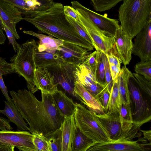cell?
<instances>
[{
	"mask_svg": "<svg viewBox=\"0 0 151 151\" xmlns=\"http://www.w3.org/2000/svg\"><path fill=\"white\" fill-rule=\"evenodd\" d=\"M73 115L76 127L94 142H106L111 141L108 133L95 112L81 104L76 103Z\"/></svg>",
	"mask_w": 151,
	"mask_h": 151,
	"instance_id": "8992f818",
	"label": "cell"
},
{
	"mask_svg": "<svg viewBox=\"0 0 151 151\" xmlns=\"http://www.w3.org/2000/svg\"><path fill=\"white\" fill-rule=\"evenodd\" d=\"M94 142L84 134L77 127L71 151H86Z\"/></svg>",
	"mask_w": 151,
	"mask_h": 151,
	"instance_id": "484cf974",
	"label": "cell"
},
{
	"mask_svg": "<svg viewBox=\"0 0 151 151\" xmlns=\"http://www.w3.org/2000/svg\"><path fill=\"white\" fill-rule=\"evenodd\" d=\"M64 13L66 15L72 17L75 20L79 21L78 14L76 10L73 7L68 6H64Z\"/></svg>",
	"mask_w": 151,
	"mask_h": 151,
	"instance_id": "7bdbcfd3",
	"label": "cell"
},
{
	"mask_svg": "<svg viewBox=\"0 0 151 151\" xmlns=\"http://www.w3.org/2000/svg\"><path fill=\"white\" fill-rule=\"evenodd\" d=\"M79 22L89 36L96 50L105 55L114 47V37L107 36L92 22L78 12Z\"/></svg>",
	"mask_w": 151,
	"mask_h": 151,
	"instance_id": "52a82bcc",
	"label": "cell"
},
{
	"mask_svg": "<svg viewBox=\"0 0 151 151\" xmlns=\"http://www.w3.org/2000/svg\"><path fill=\"white\" fill-rule=\"evenodd\" d=\"M76 126L73 115L65 116L60 127L61 134V151H71Z\"/></svg>",
	"mask_w": 151,
	"mask_h": 151,
	"instance_id": "d6986e66",
	"label": "cell"
},
{
	"mask_svg": "<svg viewBox=\"0 0 151 151\" xmlns=\"http://www.w3.org/2000/svg\"><path fill=\"white\" fill-rule=\"evenodd\" d=\"M26 34L35 37L39 40L37 44V50L39 52L45 51L55 53L58 49L62 45L64 40L41 34L36 33L32 31H23Z\"/></svg>",
	"mask_w": 151,
	"mask_h": 151,
	"instance_id": "44dd1931",
	"label": "cell"
},
{
	"mask_svg": "<svg viewBox=\"0 0 151 151\" xmlns=\"http://www.w3.org/2000/svg\"><path fill=\"white\" fill-rule=\"evenodd\" d=\"M110 95V92L106 87L96 98L102 107L105 113L108 111Z\"/></svg>",
	"mask_w": 151,
	"mask_h": 151,
	"instance_id": "8d00e7d4",
	"label": "cell"
},
{
	"mask_svg": "<svg viewBox=\"0 0 151 151\" xmlns=\"http://www.w3.org/2000/svg\"><path fill=\"white\" fill-rule=\"evenodd\" d=\"M66 16L67 19L73 26L79 35L92 45L90 38L85 29L80 23L79 20V21H77L69 16Z\"/></svg>",
	"mask_w": 151,
	"mask_h": 151,
	"instance_id": "d590c367",
	"label": "cell"
},
{
	"mask_svg": "<svg viewBox=\"0 0 151 151\" xmlns=\"http://www.w3.org/2000/svg\"><path fill=\"white\" fill-rule=\"evenodd\" d=\"M132 73L126 66L121 68L117 77L119 93L122 104L131 105V99L128 86V81L133 78Z\"/></svg>",
	"mask_w": 151,
	"mask_h": 151,
	"instance_id": "603a6c76",
	"label": "cell"
},
{
	"mask_svg": "<svg viewBox=\"0 0 151 151\" xmlns=\"http://www.w3.org/2000/svg\"><path fill=\"white\" fill-rule=\"evenodd\" d=\"M132 53L140 61L151 60V20L135 36Z\"/></svg>",
	"mask_w": 151,
	"mask_h": 151,
	"instance_id": "4fadbf2b",
	"label": "cell"
},
{
	"mask_svg": "<svg viewBox=\"0 0 151 151\" xmlns=\"http://www.w3.org/2000/svg\"><path fill=\"white\" fill-rule=\"evenodd\" d=\"M124 0H90L94 9L100 12L109 10Z\"/></svg>",
	"mask_w": 151,
	"mask_h": 151,
	"instance_id": "f546056e",
	"label": "cell"
},
{
	"mask_svg": "<svg viewBox=\"0 0 151 151\" xmlns=\"http://www.w3.org/2000/svg\"><path fill=\"white\" fill-rule=\"evenodd\" d=\"M118 12L120 27L133 39L151 20V0H124Z\"/></svg>",
	"mask_w": 151,
	"mask_h": 151,
	"instance_id": "3957f363",
	"label": "cell"
},
{
	"mask_svg": "<svg viewBox=\"0 0 151 151\" xmlns=\"http://www.w3.org/2000/svg\"><path fill=\"white\" fill-rule=\"evenodd\" d=\"M0 68L3 75L15 72L12 63L7 62L4 59L0 57ZM16 73V72H15Z\"/></svg>",
	"mask_w": 151,
	"mask_h": 151,
	"instance_id": "ab89813d",
	"label": "cell"
},
{
	"mask_svg": "<svg viewBox=\"0 0 151 151\" xmlns=\"http://www.w3.org/2000/svg\"><path fill=\"white\" fill-rule=\"evenodd\" d=\"M76 65L63 63L60 66L50 71L53 75L55 80L69 95L76 99L74 92Z\"/></svg>",
	"mask_w": 151,
	"mask_h": 151,
	"instance_id": "7c38bea8",
	"label": "cell"
},
{
	"mask_svg": "<svg viewBox=\"0 0 151 151\" xmlns=\"http://www.w3.org/2000/svg\"><path fill=\"white\" fill-rule=\"evenodd\" d=\"M52 95L58 108L65 116L74 114L76 103L72 99L61 90H58Z\"/></svg>",
	"mask_w": 151,
	"mask_h": 151,
	"instance_id": "cb8c5ba5",
	"label": "cell"
},
{
	"mask_svg": "<svg viewBox=\"0 0 151 151\" xmlns=\"http://www.w3.org/2000/svg\"><path fill=\"white\" fill-rule=\"evenodd\" d=\"M37 47L35 40H28L20 45L17 54L10 60L15 72L24 78L28 90L33 94L37 91L34 82V75L37 68L34 54Z\"/></svg>",
	"mask_w": 151,
	"mask_h": 151,
	"instance_id": "5b68a950",
	"label": "cell"
},
{
	"mask_svg": "<svg viewBox=\"0 0 151 151\" xmlns=\"http://www.w3.org/2000/svg\"><path fill=\"white\" fill-rule=\"evenodd\" d=\"M105 80L107 87L110 93L113 85L114 81L112 78L107 59L106 60V65Z\"/></svg>",
	"mask_w": 151,
	"mask_h": 151,
	"instance_id": "b9f144b4",
	"label": "cell"
},
{
	"mask_svg": "<svg viewBox=\"0 0 151 151\" xmlns=\"http://www.w3.org/2000/svg\"><path fill=\"white\" fill-rule=\"evenodd\" d=\"M33 143L36 151H50L47 137L38 134H34Z\"/></svg>",
	"mask_w": 151,
	"mask_h": 151,
	"instance_id": "d6a6232c",
	"label": "cell"
},
{
	"mask_svg": "<svg viewBox=\"0 0 151 151\" xmlns=\"http://www.w3.org/2000/svg\"><path fill=\"white\" fill-rule=\"evenodd\" d=\"M0 88L6 101L10 102L13 101L12 99L8 95V91L2 76H0Z\"/></svg>",
	"mask_w": 151,
	"mask_h": 151,
	"instance_id": "ee69618b",
	"label": "cell"
},
{
	"mask_svg": "<svg viewBox=\"0 0 151 151\" xmlns=\"http://www.w3.org/2000/svg\"><path fill=\"white\" fill-rule=\"evenodd\" d=\"M12 129L8 120L0 116V130H11Z\"/></svg>",
	"mask_w": 151,
	"mask_h": 151,
	"instance_id": "f6af8a7d",
	"label": "cell"
},
{
	"mask_svg": "<svg viewBox=\"0 0 151 151\" xmlns=\"http://www.w3.org/2000/svg\"><path fill=\"white\" fill-rule=\"evenodd\" d=\"M135 73L141 75L151 81V60L140 61L134 67Z\"/></svg>",
	"mask_w": 151,
	"mask_h": 151,
	"instance_id": "4dcf8cb0",
	"label": "cell"
},
{
	"mask_svg": "<svg viewBox=\"0 0 151 151\" xmlns=\"http://www.w3.org/2000/svg\"><path fill=\"white\" fill-rule=\"evenodd\" d=\"M114 37V52L121 63L126 66L132 59L133 45L132 39L123 31L120 26L117 29Z\"/></svg>",
	"mask_w": 151,
	"mask_h": 151,
	"instance_id": "5bb4252c",
	"label": "cell"
},
{
	"mask_svg": "<svg viewBox=\"0 0 151 151\" xmlns=\"http://www.w3.org/2000/svg\"><path fill=\"white\" fill-rule=\"evenodd\" d=\"M89 51L77 45L64 41L56 52L64 63L77 65L83 63Z\"/></svg>",
	"mask_w": 151,
	"mask_h": 151,
	"instance_id": "9a60e30c",
	"label": "cell"
},
{
	"mask_svg": "<svg viewBox=\"0 0 151 151\" xmlns=\"http://www.w3.org/2000/svg\"><path fill=\"white\" fill-rule=\"evenodd\" d=\"M21 11L14 6L0 0V17L3 23L11 31L16 39L20 37L16 29V24L23 20Z\"/></svg>",
	"mask_w": 151,
	"mask_h": 151,
	"instance_id": "2e32d148",
	"label": "cell"
},
{
	"mask_svg": "<svg viewBox=\"0 0 151 151\" xmlns=\"http://www.w3.org/2000/svg\"><path fill=\"white\" fill-rule=\"evenodd\" d=\"M20 9L22 14L24 12L33 10L42 4L38 0H2Z\"/></svg>",
	"mask_w": 151,
	"mask_h": 151,
	"instance_id": "83f0119b",
	"label": "cell"
},
{
	"mask_svg": "<svg viewBox=\"0 0 151 151\" xmlns=\"http://www.w3.org/2000/svg\"><path fill=\"white\" fill-rule=\"evenodd\" d=\"M74 92L76 99L86 105L89 110L98 114L105 113L102 107L97 100L77 80L75 82Z\"/></svg>",
	"mask_w": 151,
	"mask_h": 151,
	"instance_id": "ac0fdd59",
	"label": "cell"
},
{
	"mask_svg": "<svg viewBox=\"0 0 151 151\" xmlns=\"http://www.w3.org/2000/svg\"><path fill=\"white\" fill-rule=\"evenodd\" d=\"M143 138L135 141L115 140L103 142H93L86 151H148L151 143Z\"/></svg>",
	"mask_w": 151,
	"mask_h": 151,
	"instance_id": "9c48e42d",
	"label": "cell"
},
{
	"mask_svg": "<svg viewBox=\"0 0 151 151\" xmlns=\"http://www.w3.org/2000/svg\"><path fill=\"white\" fill-rule=\"evenodd\" d=\"M14 147L0 144V151H13Z\"/></svg>",
	"mask_w": 151,
	"mask_h": 151,
	"instance_id": "7dc6e473",
	"label": "cell"
},
{
	"mask_svg": "<svg viewBox=\"0 0 151 151\" xmlns=\"http://www.w3.org/2000/svg\"><path fill=\"white\" fill-rule=\"evenodd\" d=\"M119 111L117 110L108 111L102 114L95 113L108 133L111 141H132L133 139L140 137L142 133L139 132L140 127L148 122H126L121 117Z\"/></svg>",
	"mask_w": 151,
	"mask_h": 151,
	"instance_id": "277c9868",
	"label": "cell"
},
{
	"mask_svg": "<svg viewBox=\"0 0 151 151\" xmlns=\"http://www.w3.org/2000/svg\"><path fill=\"white\" fill-rule=\"evenodd\" d=\"M107 58L106 55L99 51L98 62L95 76L96 81L98 83L105 85V71Z\"/></svg>",
	"mask_w": 151,
	"mask_h": 151,
	"instance_id": "f1b7e54d",
	"label": "cell"
},
{
	"mask_svg": "<svg viewBox=\"0 0 151 151\" xmlns=\"http://www.w3.org/2000/svg\"><path fill=\"white\" fill-rule=\"evenodd\" d=\"M133 77L140 88L150 97L151 96V81L147 79L142 76L133 73Z\"/></svg>",
	"mask_w": 151,
	"mask_h": 151,
	"instance_id": "836d02e7",
	"label": "cell"
},
{
	"mask_svg": "<svg viewBox=\"0 0 151 151\" xmlns=\"http://www.w3.org/2000/svg\"><path fill=\"white\" fill-rule=\"evenodd\" d=\"M140 131L142 133L143 135V138L144 139L151 142V130H142L140 129Z\"/></svg>",
	"mask_w": 151,
	"mask_h": 151,
	"instance_id": "bcb514c9",
	"label": "cell"
},
{
	"mask_svg": "<svg viewBox=\"0 0 151 151\" xmlns=\"http://www.w3.org/2000/svg\"><path fill=\"white\" fill-rule=\"evenodd\" d=\"M99 51L97 50L89 54L83 62L92 71L95 77L98 65Z\"/></svg>",
	"mask_w": 151,
	"mask_h": 151,
	"instance_id": "e575fe53",
	"label": "cell"
},
{
	"mask_svg": "<svg viewBox=\"0 0 151 151\" xmlns=\"http://www.w3.org/2000/svg\"><path fill=\"white\" fill-rule=\"evenodd\" d=\"M128 83L131 99L132 101L133 107L131 110L134 121H150L151 111L147 102L143 98L139 88L131 80H129Z\"/></svg>",
	"mask_w": 151,
	"mask_h": 151,
	"instance_id": "8fae6325",
	"label": "cell"
},
{
	"mask_svg": "<svg viewBox=\"0 0 151 151\" xmlns=\"http://www.w3.org/2000/svg\"><path fill=\"white\" fill-rule=\"evenodd\" d=\"M50 151H61V134L60 128L46 137Z\"/></svg>",
	"mask_w": 151,
	"mask_h": 151,
	"instance_id": "1f68e13d",
	"label": "cell"
},
{
	"mask_svg": "<svg viewBox=\"0 0 151 151\" xmlns=\"http://www.w3.org/2000/svg\"><path fill=\"white\" fill-rule=\"evenodd\" d=\"M24 20L33 25L41 33L76 44L89 51L93 45L81 37L66 18L64 6L60 3L46 1L33 10L24 12Z\"/></svg>",
	"mask_w": 151,
	"mask_h": 151,
	"instance_id": "7a4b0ae2",
	"label": "cell"
},
{
	"mask_svg": "<svg viewBox=\"0 0 151 151\" xmlns=\"http://www.w3.org/2000/svg\"><path fill=\"white\" fill-rule=\"evenodd\" d=\"M106 87V84H102L96 81L84 87L91 94L96 98Z\"/></svg>",
	"mask_w": 151,
	"mask_h": 151,
	"instance_id": "f35d334b",
	"label": "cell"
},
{
	"mask_svg": "<svg viewBox=\"0 0 151 151\" xmlns=\"http://www.w3.org/2000/svg\"><path fill=\"white\" fill-rule=\"evenodd\" d=\"M35 63L37 68L47 69L51 71L60 66L63 60L56 53L45 51L39 52L37 49L34 54Z\"/></svg>",
	"mask_w": 151,
	"mask_h": 151,
	"instance_id": "ffe728a7",
	"label": "cell"
},
{
	"mask_svg": "<svg viewBox=\"0 0 151 151\" xmlns=\"http://www.w3.org/2000/svg\"><path fill=\"white\" fill-rule=\"evenodd\" d=\"M9 94L32 134L47 137L60 127L65 116L52 95L41 93L42 100L39 101L26 89L10 91Z\"/></svg>",
	"mask_w": 151,
	"mask_h": 151,
	"instance_id": "6da1fadb",
	"label": "cell"
},
{
	"mask_svg": "<svg viewBox=\"0 0 151 151\" xmlns=\"http://www.w3.org/2000/svg\"><path fill=\"white\" fill-rule=\"evenodd\" d=\"M75 73L76 80L84 87L97 81L93 72L83 63L76 65Z\"/></svg>",
	"mask_w": 151,
	"mask_h": 151,
	"instance_id": "d4e9b609",
	"label": "cell"
},
{
	"mask_svg": "<svg viewBox=\"0 0 151 151\" xmlns=\"http://www.w3.org/2000/svg\"><path fill=\"white\" fill-rule=\"evenodd\" d=\"M33 135L27 131L0 130V144L14 146L19 151H36Z\"/></svg>",
	"mask_w": 151,
	"mask_h": 151,
	"instance_id": "30bf717a",
	"label": "cell"
},
{
	"mask_svg": "<svg viewBox=\"0 0 151 151\" xmlns=\"http://www.w3.org/2000/svg\"><path fill=\"white\" fill-rule=\"evenodd\" d=\"M4 109H0V113L5 115L9 122L14 123L18 131H29V128L22 117L20 113L14 104L13 101L11 102L4 101Z\"/></svg>",
	"mask_w": 151,
	"mask_h": 151,
	"instance_id": "7402d4cb",
	"label": "cell"
},
{
	"mask_svg": "<svg viewBox=\"0 0 151 151\" xmlns=\"http://www.w3.org/2000/svg\"><path fill=\"white\" fill-rule=\"evenodd\" d=\"M0 27L3 31L4 30V26L3 23L0 17Z\"/></svg>",
	"mask_w": 151,
	"mask_h": 151,
	"instance_id": "c3c4849f",
	"label": "cell"
},
{
	"mask_svg": "<svg viewBox=\"0 0 151 151\" xmlns=\"http://www.w3.org/2000/svg\"><path fill=\"white\" fill-rule=\"evenodd\" d=\"M72 7L77 12L88 18L101 32L108 36L114 37L117 29L120 26L117 19L107 17L86 8L77 1L71 2Z\"/></svg>",
	"mask_w": 151,
	"mask_h": 151,
	"instance_id": "ba28073f",
	"label": "cell"
},
{
	"mask_svg": "<svg viewBox=\"0 0 151 151\" xmlns=\"http://www.w3.org/2000/svg\"><path fill=\"white\" fill-rule=\"evenodd\" d=\"M131 105L122 104L119 111V115L123 120L130 123H133V120Z\"/></svg>",
	"mask_w": 151,
	"mask_h": 151,
	"instance_id": "74e56055",
	"label": "cell"
},
{
	"mask_svg": "<svg viewBox=\"0 0 151 151\" xmlns=\"http://www.w3.org/2000/svg\"><path fill=\"white\" fill-rule=\"evenodd\" d=\"M34 82L37 91L45 94L53 95L58 90L53 75L48 70L37 68L34 71Z\"/></svg>",
	"mask_w": 151,
	"mask_h": 151,
	"instance_id": "e0dca14e",
	"label": "cell"
},
{
	"mask_svg": "<svg viewBox=\"0 0 151 151\" xmlns=\"http://www.w3.org/2000/svg\"><path fill=\"white\" fill-rule=\"evenodd\" d=\"M45 0L46 1H53V0Z\"/></svg>",
	"mask_w": 151,
	"mask_h": 151,
	"instance_id": "681fc988",
	"label": "cell"
},
{
	"mask_svg": "<svg viewBox=\"0 0 151 151\" xmlns=\"http://www.w3.org/2000/svg\"><path fill=\"white\" fill-rule=\"evenodd\" d=\"M5 31L9 40L13 46L14 51L17 52L20 45L16 42V38L11 31L3 23Z\"/></svg>",
	"mask_w": 151,
	"mask_h": 151,
	"instance_id": "60d3db41",
	"label": "cell"
},
{
	"mask_svg": "<svg viewBox=\"0 0 151 151\" xmlns=\"http://www.w3.org/2000/svg\"><path fill=\"white\" fill-rule=\"evenodd\" d=\"M113 81L110 93L108 111L117 110L119 111L122 102L119 90L117 77Z\"/></svg>",
	"mask_w": 151,
	"mask_h": 151,
	"instance_id": "4316f807",
	"label": "cell"
}]
</instances>
